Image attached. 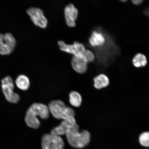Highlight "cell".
I'll use <instances>...</instances> for the list:
<instances>
[{
    "label": "cell",
    "mask_w": 149,
    "mask_h": 149,
    "mask_svg": "<svg viewBox=\"0 0 149 149\" xmlns=\"http://www.w3.org/2000/svg\"><path fill=\"white\" fill-rule=\"evenodd\" d=\"M69 101L72 106L76 107H79L81 105L82 98L79 93L73 91L70 93Z\"/></svg>",
    "instance_id": "14"
},
{
    "label": "cell",
    "mask_w": 149,
    "mask_h": 149,
    "mask_svg": "<svg viewBox=\"0 0 149 149\" xmlns=\"http://www.w3.org/2000/svg\"><path fill=\"white\" fill-rule=\"evenodd\" d=\"M1 87L7 101L14 104L19 102L20 96L17 93L14 92L13 82L10 76H7L1 80Z\"/></svg>",
    "instance_id": "4"
},
{
    "label": "cell",
    "mask_w": 149,
    "mask_h": 149,
    "mask_svg": "<svg viewBox=\"0 0 149 149\" xmlns=\"http://www.w3.org/2000/svg\"><path fill=\"white\" fill-rule=\"evenodd\" d=\"M139 141L141 146L149 147V132H145L141 134L139 137Z\"/></svg>",
    "instance_id": "18"
},
{
    "label": "cell",
    "mask_w": 149,
    "mask_h": 149,
    "mask_svg": "<svg viewBox=\"0 0 149 149\" xmlns=\"http://www.w3.org/2000/svg\"><path fill=\"white\" fill-rule=\"evenodd\" d=\"M65 21L69 27H73L76 25V21L79 14L78 9L72 3L65 6L64 10Z\"/></svg>",
    "instance_id": "9"
},
{
    "label": "cell",
    "mask_w": 149,
    "mask_h": 149,
    "mask_svg": "<svg viewBox=\"0 0 149 149\" xmlns=\"http://www.w3.org/2000/svg\"><path fill=\"white\" fill-rule=\"evenodd\" d=\"M76 124L74 117L63 120L59 126L52 129L51 133L60 136L66 135Z\"/></svg>",
    "instance_id": "8"
},
{
    "label": "cell",
    "mask_w": 149,
    "mask_h": 149,
    "mask_svg": "<svg viewBox=\"0 0 149 149\" xmlns=\"http://www.w3.org/2000/svg\"><path fill=\"white\" fill-rule=\"evenodd\" d=\"M143 1L141 0H134V1H132V2L134 4L136 5H140L142 3Z\"/></svg>",
    "instance_id": "20"
},
{
    "label": "cell",
    "mask_w": 149,
    "mask_h": 149,
    "mask_svg": "<svg viewBox=\"0 0 149 149\" xmlns=\"http://www.w3.org/2000/svg\"><path fill=\"white\" fill-rule=\"evenodd\" d=\"M89 42L93 47H100L104 45L106 42L105 36L100 31H93L89 38Z\"/></svg>",
    "instance_id": "10"
},
{
    "label": "cell",
    "mask_w": 149,
    "mask_h": 149,
    "mask_svg": "<svg viewBox=\"0 0 149 149\" xmlns=\"http://www.w3.org/2000/svg\"><path fill=\"white\" fill-rule=\"evenodd\" d=\"M147 14H148V15L149 16V9H148V11H147Z\"/></svg>",
    "instance_id": "21"
},
{
    "label": "cell",
    "mask_w": 149,
    "mask_h": 149,
    "mask_svg": "<svg viewBox=\"0 0 149 149\" xmlns=\"http://www.w3.org/2000/svg\"><path fill=\"white\" fill-rule=\"evenodd\" d=\"M3 39L6 44L13 51L16 45V40L12 33H7L3 34Z\"/></svg>",
    "instance_id": "17"
},
{
    "label": "cell",
    "mask_w": 149,
    "mask_h": 149,
    "mask_svg": "<svg viewBox=\"0 0 149 149\" xmlns=\"http://www.w3.org/2000/svg\"><path fill=\"white\" fill-rule=\"evenodd\" d=\"M88 63L84 59L80 58L72 57L71 64L74 71L79 74H83L86 72L88 68Z\"/></svg>",
    "instance_id": "11"
},
{
    "label": "cell",
    "mask_w": 149,
    "mask_h": 149,
    "mask_svg": "<svg viewBox=\"0 0 149 149\" xmlns=\"http://www.w3.org/2000/svg\"><path fill=\"white\" fill-rule=\"evenodd\" d=\"M95 58V55L91 50L88 49L86 50L84 59L87 63L92 62Z\"/></svg>",
    "instance_id": "19"
},
{
    "label": "cell",
    "mask_w": 149,
    "mask_h": 149,
    "mask_svg": "<svg viewBox=\"0 0 149 149\" xmlns=\"http://www.w3.org/2000/svg\"><path fill=\"white\" fill-rule=\"evenodd\" d=\"M49 113L48 107L45 104L40 103L33 104L26 113L25 118L26 124L30 127L37 129L40 125V121L37 116L46 120L49 118Z\"/></svg>",
    "instance_id": "1"
},
{
    "label": "cell",
    "mask_w": 149,
    "mask_h": 149,
    "mask_svg": "<svg viewBox=\"0 0 149 149\" xmlns=\"http://www.w3.org/2000/svg\"><path fill=\"white\" fill-rule=\"evenodd\" d=\"M134 66L137 68L144 67L147 64V59L146 56L141 53L136 54L133 59Z\"/></svg>",
    "instance_id": "15"
},
{
    "label": "cell",
    "mask_w": 149,
    "mask_h": 149,
    "mask_svg": "<svg viewBox=\"0 0 149 149\" xmlns=\"http://www.w3.org/2000/svg\"><path fill=\"white\" fill-rule=\"evenodd\" d=\"M66 137L69 144L74 148H83L86 147L91 141L90 133L86 130L79 132V126L76 124L67 134Z\"/></svg>",
    "instance_id": "2"
},
{
    "label": "cell",
    "mask_w": 149,
    "mask_h": 149,
    "mask_svg": "<svg viewBox=\"0 0 149 149\" xmlns=\"http://www.w3.org/2000/svg\"><path fill=\"white\" fill-rule=\"evenodd\" d=\"M49 112L55 118L65 120L74 118L75 112L74 110L65 105L60 100H52L48 105Z\"/></svg>",
    "instance_id": "3"
},
{
    "label": "cell",
    "mask_w": 149,
    "mask_h": 149,
    "mask_svg": "<svg viewBox=\"0 0 149 149\" xmlns=\"http://www.w3.org/2000/svg\"><path fill=\"white\" fill-rule=\"evenodd\" d=\"M27 14L35 25L44 29L47 26L48 20L41 9L37 7H31L27 10Z\"/></svg>",
    "instance_id": "7"
},
{
    "label": "cell",
    "mask_w": 149,
    "mask_h": 149,
    "mask_svg": "<svg viewBox=\"0 0 149 149\" xmlns=\"http://www.w3.org/2000/svg\"><path fill=\"white\" fill-rule=\"evenodd\" d=\"M15 83L17 86L23 91L27 90L30 85L29 78L24 74H20L18 76L16 80Z\"/></svg>",
    "instance_id": "13"
},
{
    "label": "cell",
    "mask_w": 149,
    "mask_h": 149,
    "mask_svg": "<svg viewBox=\"0 0 149 149\" xmlns=\"http://www.w3.org/2000/svg\"><path fill=\"white\" fill-rule=\"evenodd\" d=\"M12 51L5 42L3 39V34L0 33V54L2 55H8Z\"/></svg>",
    "instance_id": "16"
},
{
    "label": "cell",
    "mask_w": 149,
    "mask_h": 149,
    "mask_svg": "<svg viewBox=\"0 0 149 149\" xmlns=\"http://www.w3.org/2000/svg\"><path fill=\"white\" fill-rule=\"evenodd\" d=\"M94 86L97 89H100L109 86V80L107 76L104 74H100L94 79Z\"/></svg>",
    "instance_id": "12"
},
{
    "label": "cell",
    "mask_w": 149,
    "mask_h": 149,
    "mask_svg": "<svg viewBox=\"0 0 149 149\" xmlns=\"http://www.w3.org/2000/svg\"><path fill=\"white\" fill-rule=\"evenodd\" d=\"M42 149H64L65 143L60 136L51 134L42 136L41 141Z\"/></svg>",
    "instance_id": "5"
},
{
    "label": "cell",
    "mask_w": 149,
    "mask_h": 149,
    "mask_svg": "<svg viewBox=\"0 0 149 149\" xmlns=\"http://www.w3.org/2000/svg\"><path fill=\"white\" fill-rule=\"evenodd\" d=\"M59 48L63 52L72 54L74 56L84 59V55L86 49L84 45L78 42H75L72 44L65 43L63 41H59Z\"/></svg>",
    "instance_id": "6"
}]
</instances>
